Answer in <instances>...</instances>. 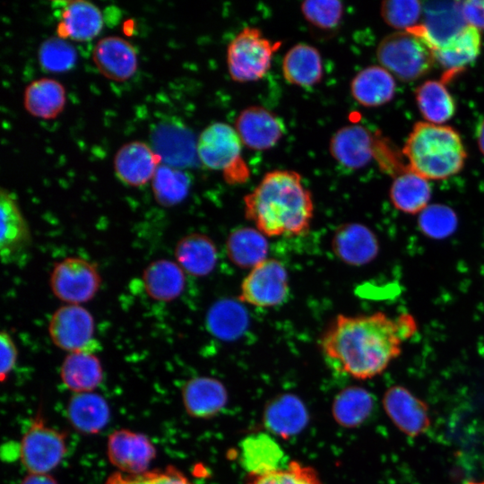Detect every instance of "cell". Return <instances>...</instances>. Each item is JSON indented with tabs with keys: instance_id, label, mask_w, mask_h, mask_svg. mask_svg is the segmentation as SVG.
<instances>
[{
	"instance_id": "35",
	"label": "cell",
	"mask_w": 484,
	"mask_h": 484,
	"mask_svg": "<svg viewBox=\"0 0 484 484\" xmlns=\"http://www.w3.org/2000/svg\"><path fill=\"white\" fill-rule=\"evenodd\" d=\"M208 330L217 338L233 340L243 334L248 325V315L238 301L216 302L207 314Z\"/></svg>"
},
{
	"instance_id": "29",
	"label": "cell",
	"mask_w": 484,
	"mask_h": 484,
	"mask_svg": "<svg viewBox=\"0 0 484 484\" xmlns=\"http://www.w3.org/2000/svg\"><path fill=\"white\" fill-rule=\"evenodd\" d=\"M109 417V407L106 400L98 393H74L69 400L67 418L79 432L96 434L107 426Z\"/></svg>"
},
{
	"instance_id": "26",
	"label": "cell",
	"mask_w": 484,
	"mask_h": 484,
	"mask_svg": "<svg viewBox=\"0 0 484 484\" xmlns=\"http://www.w3.org/2000/svg\"><path fill=\"white\" fill-rule=\"evenodd\" d=\"M174 255L184 272L196 277L211 273L218 260L214 242L202 233H191L181 238L175 246Z\"/></svg>"
},
{
	"instance_id": "20",
	"label": "cell",
	"mask_w": 484,
	"mask_h": 484,
	"mask_svg": "<svg viewBox=\"0 0 484 484\" xmlns=\"http://www.w3.org/2000/svg\"><path fill=\"white\" fill-rule=\"evenodd\" d=\"M332 249L349 265L360 266L370 263L378 254L379 245L375 233L361 223H345L334 232Z\"/></svg>"
},
{
	"instance_id": "46",
	"label": "cell",
	"mask_w": 484,
	"mask_h": 484,
	"mask_svg": "<svg viewBox=\"0 0 484 484\" xmlns=\"http://www.w3.org/2000/svg\"><path fill=\"white\" fill-rule=\"evenodd\" d=\"M224 180L229 185L246 183L250 177V169L243 158H240L229 168L222 171Z\"/></svg>"
},
{
	"instance_id": "30",
	"label": "cell",
	"mask_w": 484,
	"mask_h": 484,
	"mask_svg": "<svg viewBox=\"0 0 484 484\" xmlns=\"http://www.w3.org/2000/svg\"><path fill=\"white\" fill-rule=\"evenodd\" d=\"M65 102L64 86L52 78L35 80L24 91V108L29 114L38 118H56L64 110Z\"/></svg>"
},
{
	"instance_id": "8",
	"label": "cell",
	"mask_w": 484,
	"mask_h": 484,
	"mask_svg": "<svg viewBox=\"0 0 484 484\" xmlns=\"http://www.w3.org/2000/svg\"><path fill=\"white\" fill-rule=\"evenodd\" d=\"M288 272L281 262L266 258L243 279L238 300L258 307L281 304L289 294Z\"/></svg>"
},
{
	"instance_id": "40",
	"label": "cell",
	"mask_w": 484,
	"mask_h": 484,
	"mask_svg": "<svg viewBox=\"0 0 484 484\" xmlns=\"http://www.w3.org/2000/svg\"><path fill=\"white\" fill-rule=\"evenodd\" d=\"M300 11L308 23L322 30L336 29L344 14L343 4L339 0H306Z\"/></svg>"
},
{
	"instance_id": "39",
	"label": "cell",
	"mask_w": 484,
	"mask_h": 484,
	"mask_svg": "<svg viewBox=\"0 0 484 484\" xmlns=\"http://www.w3.org/2000/svg\"><path fill=\"white\" fill-rule=\"evenodd\" d=\"M246 484H324L316 471L298 461L258 476H248Z\"/></svg>"
},
{
	"instance_id": "13",
	"label": "cell",
	"mask_w": 484,
	"mask_h": 484,
	"mask_svg": "<svg viewBox=\"0 0 484 484\" xmlns=\"http://www.w3.org/2000/svg\"><path fill=\"white\" fill-rule=\"evenodd\" d=\"M378 136L359 124L344 125L336 130L329 142V152L341 166L359 169L376 157Z\"/></svg>"
},
{
	"instance_id": "21",
	"label": "cell",
	"mask_w": 484,
	"mask_h": 484,
	"mask_svg": "<svg viewBox=\"0 0 484 484\" xmlns=\"http://www.w3.org/2000/svg\"><path fill=\"white\" fill-rule=\"evenodd\" d=\"M239 460L248 476L278 470L284 463V452L269 434L259 432L246 436L239 445Z\"/></svg>"
},
{
	"instance_id": "38",
	"label": "cell",
	"mask_w": 484,
	"mask_h": 484,
	"mask_svg": "<svg viewBox=\"0 0 484 484\" xmlns=\"http://www.w3.org/2000/svg\"><path fill=\"white\" fill-rule=\"evenodd\" d=\"M40 66L51 73L69 71L75 65L77 54L74 47L58 36L41 43L38 51Z\"/></svg>"
},
{
	"instance_id": "6",
	"label": "cell",
	"mask_w": 484,
	"mask_h": 484,
	"mask_svg": "<svg viewBox=\"0 0 484 484\" xmlns=\"http://www.w3.org/2000/svg\"><path fill=\"white\" fill-rule=\"evenodd\" d=\"M65 439L64 433L48 426L37 415L19 445L22 464L29 473L48 474L66 454Z\"/></svg>"
},
{
	"instance_id": "14",
	"label": "cell",
	"mask_w": 484,
	"mask_h": 484,
	"mask_svg": "<svg viewBox=\"0 0 484 484\" xmlns=\"http://www.w3.org/2000/svg\"><path fill=\"white\" fill-rule=\"evenodd\" d=\"M107 454L109 462L120 472L139 474L147 471L155 458L156 449L145 435L117 429L108 438Z\"/></svg>"
},
{
	"instance_id": "48",
	"label": "cell",
	"mask_w": 484,
	"mask_h": 484,
	"mask_svg": "<svg viewBox=\"0 0 484 484\" xmlns=\"http://www.w3.org/2000/svg\"><path fill=\"white\" fill-rule=\"evenodd\" d=\"M476 138L480 151L484 155V119L479 124L476 129Z\"/></svg>"
},
{
	"instance_id": "15",
	"label": "cell",
	"mask_w": 484,
	"mask_h": 484,
	"mask_svg": "<svg viewBox=\"0 0 484 484\" xmlns=\"http://www.w3.org/2000/svg\"><path fill=\"white\" fill-rule=\"evenodd\" d=\"M383 406L390 419L406 436L416 437L430 427L428 407L402 385H393L383 397Z\"/></svg>"
},
{
	"instance_id": "34",
	"label": "cell",
	"mask_w": 484,
	"mask_h": 484,
	"mask_svg": "<svg viewBox=\"0 0 484 484\" xmlns=\"http://www.w3.org/2000/svg\"><path fill=\"white\" fill-rule=\"evenodd\" d=\"M307 419V414L303 403L290 394L275 399L264 413L267 428L285 437L298 432L305 426Z\"/></svg>"
},
{
	"instance_id": "19",
	"label": "cell",
	"mask_w": 484,
	"mask_h": 484,
	"mask_svg": "<svg viewBox=\"0 0 484 484\" xmlns=\"http://www.w3.org/2000/svg\"><path fill=\"white\" fill-rule=\"evenodd\" d=\"M160 158L146 143L132 141L122 145L114 157L117 177L125 185L138 187L151 181Z\"/></svg>"
},
{
	"instance_id": "33",
	"label": "cell",
	"mask_w": 484,
	"mask_h": 484,
	"mask_svg": "<svg viewBox=\"0 0 484 484\" xmlns=\"http://www.w3.org/2000/svg\"><path fill=\"white\" fill-rule=\"evenodd\" d=\"M415 98L419 110L428 123L443 125L455 113V101L443 82H424L416 89Z\"/></svg>"
},
{
	"instance_id": "25",
	"label": "cell",
	"mask_w": 484,
	"mask_h": 484,
	"mask_svg": "<svg viewBox=\"0 0 484 484\" xmlns=\"http://www.w3.org/2000/svg\"><path fill=\"white\" fill-rule=\"evenodd\" d=\"M143 283L147 295L156 301L170 302L177 298L186 287L184 270L177 262L157 259L143 272Z\"/></svg>"
},
{
	"instance_id": "41",
	"label": "cell",
	"mask_w": 484,
	"mask_h": 484,
	"mask_svg": "<svg viewBox=\"0 0 484 484\" xmlns=\"http://www.w3.org/2000/svg\"><path fill=\"white\" fill-rule=\"evenodd\" d=\"M380 13L389 26L408 30L419 24L423 14V3L418 0H389L381 4Z\"/></svg>"
},
{
	"instance_id": "4",
	"label": "cell",
	"mask_w": 484,
	"mask_h": 484,
	"mask_svg": "<svg viewBox=\"0 0 484 484\" xmlns=\"http://www.w3.org/2000/svg\"><path fill=\"white\" fill-rule=\"evenodd\" d=\"M376 57L381 66L404 82L426 75L436 63L433 47L415 28L385 36Z\"/></svg>"
},
{
	"instance_id": "23",
	"label": "cell",
	"mask_w": 484,
	"mask_h": 484,
	"mask_svg": "<svg viewBox=\"0 0 484 484\" xmlns=\"http://www.w3.org/2000/svg\"><path fill=\"white\" fill-rule=\"evenodd\" d=\"M396 83L393 75L381 65H369L352 78L350 94L361 106L376 108L393 99Z\"/></svg>"
},
{
	"instance_id": "10",
	"label": "cell",
	"mask_w": 484,
	"mask_h": 484,
	"mask_svg": "<svg viewBox=\"0 0 484 484\" xmlns=\"http://www.w3.org/2000/svg\"><path fill=\"white\" fill-rule=\"evenodd\" d=\"M242 145L234 126L214 122L201 132L195 143V153L207 169L224 171L242 158Z\"/></svg>"
},
{
	"instance_id": "7",
	"label": "cell",
	"mask_w": 484,
	"mask_h": 484,
	"mask_svg": "<svg viewBox=\"0 0 484 484\" xmlns=\"http://www.w3.org/2000/svg\"><path fill=\"white\" fill-rule=\"evenodd\" d=\"M101 281L94 263L74 256L56 263L49 277L54 296L71 305H82L91 300L98 293Z\"/></svg>"
},
{
	"instance_id": "49",
	"label": "cell",
	"mask_w": 484,
	"mask_h": 484,
	"mask_svg": "<svg viewBox=\"0 0 484 484\" xmlns=\"http://www.w3.org/2000/svg\"><path fill=\"white\" fill-rule=\"evenodd\" d=\"M466 484H484V480H482V481H474V482L472 481V482H468Z\"/></svg>"
},
{
	"instance_id": "42",
	"label": "cell",
	"mask_w": 484,
	"mask_h": 484,
	"mask_svg": "<svg viewBox=\"0 0 484 484\" xmlns=\"http://www.w3.org/2000/svg\"><path fill=\"white\" fill-rule=\"evenodd\" d=\"M418 221L422 233L432 238H446L457 226V217L454 210L439 203L428 204L419 213Z\"/></svg>"
},
{
	"instance_id": "11",
	"label": "cell",
	"mask_w": 484,
	"mask_h": 484,
	"mask_svg": "<svg viewBox=\"0 0 484 484\" xmlns=\"http://www.w3.org/2000/svg\"><path fill=\"white\" fill-rule=\"evenodd\" d=\"M0 221L1 260L5 264L17 263L26 255L31 236L14 194L4 188L0 191Z\"/></svg>"
},
{
	"instance_id": "12",
	"label": "cell",
	"mask_w": 484,
	"mask_h": 484,
	"mask_svg": "<svg viewBox=\"0 0 484 484\" xmlns=\"http://www.w3.org/2000/svg\"><path fill=\"white\" fill-rule=\"evenodd\" d=\"M234 127L243 145L259 151L273 148L286 132L283 120L262 106H250L242 109L236 118Z\"/></svg>"
},
{
	"instance_id": "47",
	"label": "cell",
	"mask_w": 484,
	"mask_h": 484,
	"mask_svg": "<svg viewBox=\"0 0 484 484\" xmlns=\"http://www.w3.org/2000/svg\"><path fill=\"white\" fill-rule=\"evenodd\" d=\"M21 484H57V482L49 474L29 473Z\"/></svg>"
},
{
	"instance_id": "31",
	"label": "cell",
	"mask_w": 484,
	"mask_h": 484,
	"mask_svg": "<svg viewBox=\"0 0 484 484\" xmlns=\"http://www.w3.org/2000/svg\"><path fill=\"white\" fill-rule=\"evenodd\" d=\"M481 48L480 30L467 25L455 37L435 50L436 62L448 71H458L472 63Z\"/></svg>"
},
{
	"instance_id": "16",
	"label": "cell",
	"mask_w": 484,
	"mask_h": 484,
	"mask_svg": "<svg viewBox=\"0 0 484 484\" xmlns=\"http://www.w3.org/2000/svg\"><path fill=\"white\" fill-rule=\"evenodd\" d=\"M58 37L84 42L95 38L102 30L103 16L97 5L84 0L55 2Z\"/></svg>"
},
{
	"instance_id": "24",
	"label": "cell",
	"mask_w": 484,
	"mask_h": 484,
	"mask_svg": "<svg viewBox=\"0 0 484 484\" xmlns=\"http://www.w3.org/2000/svg\"><path fill=\"white\" fill-rule=\"evenodd\" d=\"M227 396L221 382L206 376L190 379L182 390L186 412L200 419H208L219 413L227 402Z\"/></svg>"
},
{
	"instance_id": "28",
	"label": "cell",
	"mask_w": 484,
	"mask_h": 484,
	"mask_svg": "<svg viewBox=\"0 0 484 484\" xmlns=\"http://www.w3.org/2000/svg\"><path fill=\"white\" fill-rule=\"evenodd\" d=\"M431 194L428 180L409 167L395 176L389 191L394 208L408 214H419L428 205Z\"/></svg>"
},
{
	"instance_id": "45",
	"label": "cell",
	"mask_w": 484,
	"mask_h": 484,
	"mask_svg": "<svg viewBox=\"0 0 484 484\" xmlns=\"http://www.w3.org/2000/svg\"><path fill=\"white\" fill-rule=\"evenodd\" d=\"M463 18L467 24L484 30V0H467L461 2Z\"/></svg>"
},
{
	"instance_id": "37",
	"label": "cell",
	"mask_w": 484,
	"mask_h": 484,
	"mask_svg": "<svg viewBox=\"0 0 484 484\" xmlns=\"http://www.w3.org/2000/svg\"><path fill=\"white\" fill-rule=\"evenodd\" d=\"M151 187L156 202L170 207L186 197L190 189V178L178 169L160 164L151 179Z\"/></svg>"
},
{
	"instance_id": "27",
	"label": "cell",
	"mask_w": 484,
	"mask_h": 484,
	"mask_svg": "<svg viewBox=\"0 0 484 484\" xmlns=\"http://www.w3.org/2000/svg\"><path fill=\"white\" fill-rule=\"evenodd\" d=\"M95 350L70 352L64 359L60 376L65 387L75 393L92 392L103 379V369Z\"/></svg>"
},
{
	"instance_id": "36",
	"label": "cell",
	"mask_w": 484,
	"mask_h": 484,
	"mask_svg": "<svg viewBox=\"0 0 484 484\" xmlns=\"http://www.w3.org/2000/svg\"><path fill=\"white\" fill-rule=\"evenodd\" d=\"M374 399L370 393L361 387H349L335 398L333 414L340 425L355 428L362 424L371 414Z\"/></svg>"
},
{
	"instance_id": "9",
	"label": "cell",
	"mask_w": 484,
	"mask_h": 484,
	"mask_svg": "<svg viewBox=\"0 0 484 484\" xmlns=\"http://www.w3.org/2000/svg\"><path fill=\"white\" fill-rule=\"evenodd\" d=\"M95 323L91 312L82 305L65 304L57 308L48 323L52 342L60 350L70 352L95 350Z\"/></svg>"
},
{
	"instance_id": "44",
	"label": "cell",
	"mask_w": 484,
	"mask_h": 484,
	"mask_svg": "<svg viewBox=\"0 0 484 484\" xmlns=\"http://www.w3.org/2000/svg\"><path fill=\"white\" fill-rule=\"evenodd\" d=\"M0 357H1V381L4 382L8 375L14 368L18 358L17 347L11 334L3 330L0 333Z\"/></svg>"
},
{
	"instance_id": "43",
	"label": "cell",
	"mask_w": 484,
	"mask_h": 484,
	"mask_svg": "<svg viewBox=\"0 0 484 484\" xmlns=\"http://www.w3.org/2000/svg\"><path fill=\"white\" fill-rule=\"evenodd\" d=\"M105 484H192L181 471L173 466L165 470L125 474L120 471L111 474Z\"/></svg>"
},
{
	"instance_id": "5",
	"label": "cell",
	"mask_w": 484,
	"mask_h": 484,
	"mask_svg": "<svg viewBox=\"0 0 484 484\" xmlns=\"http://www.w3.org/2000/svg\"><path fill=\"white\" fill-rule=\"evenodd\" d=\"M281 41L264 37L260 29L244 27L229 43L226 64L230 78L237 82H252L269 72Z\"/></svg>"
},
{
	"instance_id": "2",
	"label": "cell",
	"mask_w": 484,
	"mask_h": 484,
	"mask_svg": "<svg viewBox=\"0 0 484 484\" xmlns=\"http://www.w3.org/2000/svg\"><path fill=\"white\" fill-rule=\"evenodd\" d=\"M245 215L267 237L306 234L314 215L312 194L301 176L290 169H273L244 197Z\"/></svg>"
},
{
	"instance_id": "17",
	"label": "cell",
	"mask_w": 484,
	"mask_h": 484,
	"mask_svg": "<svg viewBox=\"0 0 484 484\" xmlns=\"http://www.w3.org/2000/svg\"><path fill=\"white\" fill-rule=\"evenodd\" d=\"M422 23L415 29L424 36L434 50L455 37L465 26L461 2H423Z\"/></svg>"
},
{
	"instance_id": "3",
	"label": "cell",
	"mask_w": 484,
	"mask_h": 484,
	"mask_svg": "<svg viewBox=\"0 0 484 484\" xmlns=\"http://www.w3.org/2000/svg\"><path fill=\"white\" fill-rule=\"evenodd\" d=\"M409 168L428 180H443L459 173L466 151L458 132L445 125L416 123L402 149Z\"/></svg>"
},
{
	"instance_id": "1",
	"label": "cell",
	"mask_w": 484,
	"mask_h": 484,
	"mask_svg": "<svg viewBox=\"0 0 484 484\" xmlns=\"http://www.w3.org/2000/svg\"><path fill=\"white\" fill-rule=\"evenodd\" d=\"M417 332L415 318L401 314L395 318L383 312L338 315L320 339L329 366L357 379L380 375L402 352V343Z\"/></svg>"
},
{
	"instance_id": "32",
	"label": "cell",
	"mask_w": 484,
	"mask_h": 484,
	"mask_svg": "<svg viewBox=\"0 0 484 484\" xmlns=\"http://www.w3.org/2000/svg\"><path fill=\"white\" fill-rule=\"evenodd\" d=\"M268 242L257 229L238 228L228 237L226 251L229 259L241 268H254L266 259Z\"/></svg>"
},
{
	"instance_id": "18",
	"label": "cell",
	"mask_w": 484,
	"mask_h": 484,
	"mask_svg": "<svg viewBox=\"0 0 484 484\" xmlns=\"http://www.w3.org/2000/svg\"><path fill=\"white\" fill-rule=\"evenodd\" d=\"M92 60L104 77L115 82L130 79L138 68L134 47L117 36H108L99 40L92 51Z\"/></svg>"
},
{
	"instance_id": "22",
	"label": "cell",
	"mask_w": 484,
	"mask_h": 484,
	"mask_svg": "<svg viewBox=\"0 0 484 484\" xmlns=\"http://www.w3.org/2000/svg\"><path fill=\"white\" fill-rule=\"evenodd\" d=\"M281 71L284 80L289 84L305 89L311 88L323 79L322 56L315 47L299 42L285 53Z\"/></svg>"
}]
</instances>
